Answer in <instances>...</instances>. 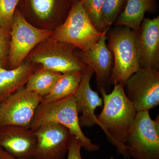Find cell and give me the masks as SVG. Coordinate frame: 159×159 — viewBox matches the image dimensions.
I'll return each instance as SVG.
<instances>
[{"label":"cell","mask_w":159,"mask_h":159,"mask_svg":"<svg viewBox=\"0 0 159 159\" xmlns=\"http://www.w3.org/2000/svg\"><path fill=\"white\" fill-rule=\"evenodd\" d=\"M0 146L19 159H33L36 139L29 128L16 125L0 127Z\"/></svg>","instance_id":"obj_13"},{"label":"cell","mask_w":159,"mask_h":159,"mask_svg":"<svg viewBox=\"0 0 159 159\" xmlns=\"http://www.w3.org/2000/svg\"><path fill=\"white\" fill-rule=\"evenodd\" d=\"M103 99V108L97 117L99 126L104 131L117 152L125 159L129 158L126 141L137 111L125 95L124 86L115 84L111 93L99 90Z\"/></svg>","instance_id":"obj_1"},{"label":"cell","mask_w":159,"mask_h":159,"mask_svg":"<svg viewBox=\"0 0 159 159\" xmlns=\"http://www.w3.org/2000/svg\"><path fill=\"white\" fill-rule=\"evenodd\" d=\"M61 74L41 67L31 74L25 88L43 98L51 92Z\"/></svg>","instance_id":"obj_18"},{"label":"cell","mask_w":159,"mask_h":159,"mask_svg":"<svg viewBox=\"0 0 159 159\" xmlns=\"http://www.w3.org/2000/svg\"><path fill=\"white\" fill-rule=\"evenodd\" d=\"M93 73V70L86 66L79 87L74 93L78 113H82L79 118L81 127L99 125L95 111L97 107L102 106L103 99L91 88L90 80Z\"/></svg>","instance_id":"obj_14"},{"label":"cell","mask_w":159,"mask_h":159,"mask_svg":"<svg viewBox=\"0 0 159 159\" xmlns=\"http://www.w3.org/2000/svg\"><path fill=\"white\" fill-rule=\"evenodd\" d=\"M136 36V31L124 26L109 29L107 33V46L114 57L111 84H120L124 86L129 78L140 68Z\"/></svg>","instance_id":"obj_3"},{"label":"cell","mask_w":159,"mask_h":159,"mask_svg":"<svg viewBox=\"0 0 159 159\" xmlns=\"http://www.w3.org/2000/svg\"><path fill=\"white\" fill-rule=\"evenodd\" d=\"M84 71L61 74L51 92L43 98V101L54 102L75 93L79 87Z\"/></svg>","instance_id":"obj_17"},{"label":"cell","mask_w":159,"mask_h":159,"mask_svg":"<svg viewBox=\"0 0 159 159\" xmlns=\"http://www.w3.org/2000/svg\"><path fill=\"white\" fill-rule=\"evenodd\" d=\"M74 93L65 98L52 102L42 101L38 106L29 128L34 131L48 122H55L63 125L71 134L79 139L82 148L90 152L99 149V145L92 143L82 131Z\"/></svg>","instance_id":"obj_2"},{"label":"cell","mask_w":159,"mask_h":159,"mask_svg":"<svg viewBox=\"0 0 159 159\" xmlns=\"http://www.w3.org/2000/svg\"><path fill=\"white\" fill-rule=\"evenodd\" d=\"M140 68L159 70V16L144 18L136 36Z\"/></svg>","instance_id":"obj_12"},{"label":"cell","mask_w":159,"mask_h":159,"mask_svg":"<svg viewBox=\"0 0 159 159\" xmlns=\"http://www.w3.org/2000/svg\"><path fill=\"white\" fill-rule=\"evenodd\" d=\"M36 70L34 64L29 61L24 62L14 69L0 67V103L18 90L24 87Z\"/></svg>","instance_id":"obj_15"},{"label":"cell","mask_w":159,"mask_h":159,"mask_svg":"<svg viewBox=\"0 0 159 159\" xmlns=\"http://www.w3.org/2000/svg\"><path fill=\"white\" fill-rule=\"evenodd\" d=\"M56 0H31L32 10L41 19L48 18L52 14Z\"/></svg>","instance_id":"obj_22"},{"label":"cell","mask_w":159,"mask_h":159,"mask_svg":"<svg viewBox=\"0 0 159 159\" xmlns=\"http://www.w3.org/2000/svg\"><path fill=\"white\" fill-rule=\"evenodd\" d=\"M19 0H0V27L11 30L16 6Z\"/></svg>","instance_id":"obj_21"},{"label":"cell","mask_w":159,"mask_h":159,"mask_svg":"<svg viewBox=\"0 0 159 159\" xmlns=\"http://www.w3.org/2000/svg\"><path fill=\"white\" fill-rule=\"evenodd\" d=\"M127 0H105L101 13L103 28L111 27L121 13Z\"/></svg>","instance_id":"obj_19"},{"label":"cell","mask_w":159,"mask_h":159,"mask_svg":"<svg viewBox=\"0 0 159 159\" xmlns=\"http://www.w3.org/2000/svg\"><path fill=\"white\" fill-rule=\"evenodd\" d=\"M125 95L137 111H149L159 104V71L140 68L124 86Z\"/></svg>","instance_id":"obj_8"},{"label":"cell","mask_w":159,"mask_h":159,"mask_svg":"<svg viewBox=\"0 0 159 159\" xmlns=\"http://www.w3.org/2000/svg\"><path fill=\"white\" fill-rule=\"evenodd\" d=\"M110 28L104 29L98 41L88 50H79L77 52L83 63L96 74L99 90L104 89L106 92L111 84L110 77L114 64L113 55L106 43L107 33Z\"/></svg>","instance_id":"obj_11"},{"label":"cell","mask_w":159,"mask_h":159,"mask_svg":"<svg viewBox=\"0 0 159 159\" xmlns=\"http://www.w3.org/2000/svg\"><path fill=\"white\" fill-rule=\"evenodd\" d=\"M36 146L33 159H64L67 152L71 134L67 128L48 122L33 131Z\"/></svg>","instance_id":"obj_10"},{"label":"cell","mask_w":159,"mask_h":159,"mask_svg":"<svg viewBox=\"0 0 159 159\" xmlns=\"http://www.w3.org/2000/svg\"><path fill=\"white\" fill-rule=\"evenodd\" d=\"M9 69L19 66L40 43L51 37L52 31L34 27L28 22L19 11L15 13L11 30Z\"/></svg>","instance_id":"obj_7"},{"label":"cell","mask_w":159,"mask_h":159,"mask_svg":"<svg viewBox=\"0 0 159 159\" xmlns=\"http://www.w3.org/2000/svg\"><path fill=\"white\" fill-rule=\"evenodd\" d=\"M10 33L0 27V67L8 66L10 44Z\"/></svg>","instance_id":"obj_23"},{"label":"cell","mask_w":159,"mask_h":159,"mask_svg":"<svg viewBox=\"0 0 159 159\" xmlns=\"http://www.w3.org/2000/svg\"><path fill=\"white\" fill-rule=\"evenodd\" d=\"M0 159H19L15 157L0 146Z\"/></svg>","instance_id":"obj_25"},{"label":"cell","mask_w":159,"mask_h":159,"mask_svg":"<svg viewBox=\"0 0 159 159\" xmlns=\"http://www.w3.org/2000/svg\"><path fill=\"white\" fill-rule=\"evenodd\" d=\"M155 7V0H127L125 9L114 23L115 26H124L138 32L145 13L153 10Z\"/></svg>","instance_id":"obj_16"},{"label":"cell","mask_w":159,"mask_h":159,"mask_svg":"<svg viewBox=\"0 0 159 159\" xmlns=\"http://www.w3.org/2000/svg\"><path fill=\"white\" fill-rule=\"evenodd\" d=\"M43 97L25 87L0 103V127L16 125L29 128Z\"/></svg>","instance_id":"obj_9"},{"label":"cell","mask_w":159,"mask_h":159,"mask_svg":"<svg viewBox=\"0 0 159 159\" xmlns=\"http://www.w3.org/2000/svg\"><path fill=\"white\" fill-rule=\"evenodd\" d=\"M130 157L159 159V119L152 120L149 111H137L126 141Z\"/></svg>","instance_id":"obj_6"},{"label":"cell","mask_w":159,"mask_h":159,"mask_svg":"<svg viewBox=\"0 0 159 159\" xmlns=\"http://www.w3.org/2000/svg\"><path fill=\"white\" fill-rule=\"evenodd\" d=\"M93 25L100 32L104 29L101 20L102 6L105 0H80Z\"/></svg>","instance_id":"obj_20"},{"label":"cell","mask_w":159,"mask_h":159,"mask_svg":"<svg viewBox=\"0 0 159 159\" xmlns=\"http://www.w3.org/2000/svg\"><path fill=\"white\" fill-rule=\"evenodd\" d=\"M82 145L79 139L71 134L68 148L67 159H82L81 149Z\"/></svg>","instance_id":"obj_24"},{"label":"cell","mask_w":159,"mask_h":159,"mask_svg":"<svg viewBox=\"0 0 159 159\" xmlns=\"http://www.w3.org/2000/svg\"><path fill=\"white\" fill-rule=\"evenodd\" d=\"M76 48L50 37L38 45L28 57L29 62L61 74L83 71L86 66L78 57Z\"/></svg>","instance_id":"obj_5"},{"label":"cell","mask_w":159,"mask_h":159,"mask_svg":"<svg viewBox=\"0 0 159 159\" xmlns=\"http://www.w3.org/2000/svg\"><path fill=\"white\" fill-rule=\"evenodd\" d=\"M102 33L95 28L79 0L74 3L65 21L52 32L51 38L85 51L98 41Z\"/></svg>","instance_id":"obj_4"}]
</instances>
